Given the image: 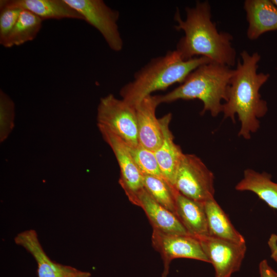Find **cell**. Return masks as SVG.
Wrapping results in <instances>:
<instances>
[{"instance_id":"6da1fadb","label":"cell","mask_w":277,"mask_h":277,"mask_svg":"<svg viewBox=\"0 0 277 277\" xmlns=\"http://www.w3.org/2000/svg\"><path fill=\"white\" fill-rule=\"evenodd\" d=\"M241 57L234 69L222 112L224 118H229L233 123L235 115H238L241 123L238 135L248 140L260 127L259 118L267 111V103L261 99L259 90L269 75L257 73L261 58L257 52L249 54L243 51Z\"/></svg>"},{"instance_id":"7a4b0ae2","label":"cell","mask_w":277,"mask_h":277,"mask_svg":"<svg viewBox=\"0 0 277 277\" xmlns=\"http://www.w3.org/2000/svg\"><path fill=\"white\" fill-rule=\"evenodd\" d=\"M186 18L183 20L179 10L174 15L177 31L185 35L176 46V49L185 60L200 56L208 58L211 62L228 67L235 63L236 52L231 45L232 36L227 32H219L211 20L209 2H197L194 7H186Z\"/></svg>"},{"instance_id":"3957f363","label":"cell","mask_w":277,"mask_h":277,"mask_svg":"<svg viewBox=\"0 0 277 277\" xmlns=\"http://www.w3.org/2000/svg\"><path fill=\"white\" fill-rule=\"evenodd\" d=\"M210 62L208 58L203 56L185 60L177 50L169 51L152 59L137 71L133 80L121 88L120 95L136 108L152 92L165 90L175 83L182 84L197 67Z\"/></svg>"},{"instance_id":"277c9868","label":"cell","mask_w":277,"mask_h":277,"mask_svg":"<svg viewBox=\"0 0 277 277\" xmlns=\"http://www.w3.org/2000/svg\"><path fill=\"white\" fill-rule=\"evenodd\" d=\"M234 73L230 67L214 62L203 64L193 71L175 89L157 95L160 104L179 100L198 99L203 104L201 113L209 111L212 116L222 112L221 101H226L228 87Z\"/></svg>"},{"instance_id":"5b68a950","label":"cell","mask_w":277,"mask_h":277,"mask_svg":"<svg viewBox=\"0 0 277 277\" xmlns=\"http://www.w3.org/2000/svg\"><path fill=\"white\" fill-rule=\"evenodd\" d=\"M97 125L124 140L129 146L138 144L136 108L112 94L102 97L97 109Z\"/></svg>"},{"instance_id":"8992f818","label":"cell","mask_w":277,"mask_h":277,"mask_svg":"<svg viewBox=\"0 0 277 277\" xmlns=\"http://www.w3.org/2000/svg\"><path fill=\"white\" fill-rule=\"evenodd\" d=\"M214 176L196 155L184 154L178 168L174 187L184 196L204 203L214 198Z\"/></svg>"},{"instance_id":"52a82bcc","label":"cell","mask_w":277,"mask_h":277,"mask_svg":"<svg viewBox=\"0 0 277 277\" xmlns=\"http://www.w3.org/2000/svg\"><path fill=\"white\" fill-rule=\"evenodd\" d=\"M64 1L101 33L111 49L116 52L122 50L123 41L117 25L118 11L110 8L102 0Z\"/></svg>"},{"instance_id":"ba28073f","label":"cell","mask_w":277,"mask_h":277,"mask_svg":"<svg viewBox=\"0 0 277 277\" xmlns=\"http://www.w3.org/2000/svg\"><path fill=\"white\" fill-rule=\"evenodd\" d=\"M97 126L117 160L121 172L119 184L129 201L137 206L138 196L144 189L143 175L133 160L129 146L121 137L106 128Z\"/></svg>"},{"instance_id":"9c48e42d","label":"cell","mask_w":277,"mask_h":277,"mask_svg":"<svg viewBox=\"0 0 277 277\" xmlns=\"http://www.w3.org/2000/svg\"><path fill=\"white\" fill-rule=\"evenodd\" d=\"M199 239L214 267L215 277L231 276L240 270L246 252V242L238 243L210 236Z\"/></svg>"},{"instance_id":"30bf717a","label":"cell","mask_w":277,"mask_h":277,"mask_svg":"<svg viewBox=\"0 0 277 277\" xmlns=\"http://www.w3.org/2000/svg\"><path fill=\"white\" fill-rule=\"evenodd\" d=\"M153 248L161 255L164 265H170L175 259L184 258L209 263L199 239L189 234H173L153 230L151 236Z\"/></svg>"},{"instance_id":"8fae6325","label":"cell","mask_w":277,"mask_h":277,"mask_svg":"<svg viewBox=\"0 0 277 277\" xmlns=\"http://www.w3.org/2000/svg\"><path fill=\"white\" fill-rule=\"evenodd\" d=\"M15 243L25 248L35 260L38 277H91L90 272L52 261L42 247L35 230L29 229L18 233Z\"/></svg>"},{"instance_id":"7c38bea8","label":"cell","mask_w":277,"mask_h":277,"mask_svg":"<svg viewBox=\"0 0 277 277\" xmlns=\"http://www.w3.org/2000/svg\"><path fill=\"white\" fill-rule=\"evenodd\" d=\"M160 104L157 96L150 95L136 107L138 143L153 152L160 146L163 138L160 118L155 114Z\"/></svg>"},{"instance_id":"4fadbf2b","label":"cell","mask_w":277,"mask_h":277,"mask_svg":"<svg viewBox=\"0 0 277 277\" xmlns=\"http://www.w3.org/2000/svg\"><path fill=\"white\" fill-rule=\"evenodd\" d=\"M172 118L169 113L160 118L163 138L160 146L154 152L164 179L174 187L176 174L184 153L174 142L169 125Z\"/></svg>"},{"instance_id":"5bb4252c","label":"cell","mask_w":277,"mask_h":277,"mask_svg":"<svg viewBox=\"0 0 277 277\" xmlns=\"http://www.w3.org/2000/svg\"><path fill=\"white\" fill-rule=\"evenodd\" d=\"M3 8L28 10L42 20L66 18L84 20L64 0H1L0 9Z\"/></svg>"},{"instance_id":"9a60e30c","label":"cell","mask_w":277,"mask_h":277,"mask_svg":"<svg viewBox=\"0 0 277 277\" xmlns=\"http://www.w3.org/2000/svg\"><path fill=\"white\" fill-rule=\"evenodd\" d=\"M244 7L249 39H256L265 32L277 30V8L271 1L246 0Z\"/></svg>"},{"instance_id":"2e32d148","label":"cell","mask_w":277,"mask_h":277,"mask_svg":"<svg viewBox=\"0 0 277 277\" xmlns=\"http://www.w3.org/2000/svg\"><path fill=\"white\" fill-rule=\"evenodd\" d=\"M137 206L147 215L153 230L173 234H189L175 214L156 202L145 189L138 196Z\"/></svg>"},{"instance_id":"e0dca14e","label":"cell","mask_w":277,"mask_h":277,"mask_svg":"<svg viewBox=\"0 0 277 277\" xmlns=\"http://www.w3.org/2000/svg\"><path fill=\"white\" fill-rule=\"evenodd\" d=\"M204 203L176 195L175 214L188 233L197 238L209 236Z\"/></svg>"},{"instance_id":"ac0fdd59","label":"cell","mask_w":277,"mask_h":277,"mask_svg":"<svg viewBox=\"0 0 277 277\" xmlns=\"http://www.w3.org/2000/svg\"><path fill=\"white\" fill-rule=\"evenodd\" d=\"M235 188L238 191L252 192L270 207L277 210V183L272 181L270 174L247 169Z\"/></svg>"},{"instance_id":"d6986e66","label":"cell","mask_w":277,"mask_h":277,"mask_svg":"<svg viewBox=\"0 0 277 277\" xmlns=\"http://www.w3.org/2000/svg\"><path fill=\"white\" fill-rule=\"evenodd\" d=\"M209 236L238 243H245L244 236L238 232L228 216L214 198L204 202Z\"/></svg>"},{"instance_id":"ffe728a7","label":"cell","mask_w":277,"mask_h":277,"mask_svg":"<svg viewBox=\"0 0 277 277\" xmlns=\"http://www.w3.org/2000/svg\"><path fill=\"white\" fill-rule=\"evenodd\" d=\"M42 21L32 12L22 10L12 30L1 44L11 48L34 39L42 27Z\"/></svg>"},{"instance_id":"44dd1931","label":"cell","mask_w":277,"mask_h":277,"mask_svg":"<svg viewBox=\"0 0 277 277\" xmlns=\"http://www.w3.org/2000/svg\"><path fill=\"white\" fill-rule=\"evenodd\" d=\"M144 189L159 204L175 214L176 195L174 187L162 178L143 175Z\"/></svg>"},{"instance_id":"7402d4cb","label":"cell","mask_w":277,"mask_h":277,"mask_svg":"<svg viewBox=\"0 0 277 277\" xmlns=\"http://www.w3.org/2000/svg\"><path fill=\"white\" fill-rule=\"evenodd\" d=\"M129 147L133 160L143 175H151L164 179L153 151L140 144Z\"/></svg>"},{"instance_id":"603a6c76","label":"cell","mask_w":277,"mask_h":277,"mask_svg":"<svg viewBox=\"0 0 277 277\" xmlns=\"http://www.w3.org/2000/svg\"><path fill=\"white\" fill-rule=\"evenodd\" d=\"M14 104L3 91L0 92V138L3 142L11 132L14 125Z\"/></svg>"},{"instance_id":"cb8c5ba5","label":"cell","mask_w":277,"mask_h":277,"mask_svg":"<svg viewBox=\"0 0 277 277\" xmlns=\"http://www.w3.org/2000/svg\"><path fill=\"white\" fill-rule=\"evenodd\" d=\"M0 13V44L8 36L15 25L22 9L3 8Z\"/></svg>"},{"instance_id":"d4e9b609","label":"cell","mask_w":277,"mask_h":277,"mask_svg":"<svg viewBox=\"0 0 277 277\" xmlns=\"http://www.w3.org/2000/svg\"><path fill=\"white\" fill-rule=\"evenodd\" d=\"M259 270L260 277H277V272L269 265L267 260L260 263Z\"/></svg>"},{"instance_id":"484cf974","label":"cell","mask_w":277,"mask_h":277,"mask_svg":"<svg viewBox=\"0 0 277 277\" xmlns=\"http://www.w3.org/2000/svg\"><path fill=\"white\" fill-rule=\"evenodd\" d=\"M268 245L270 249L271 258L277 263V235L276 234H271L268 241Z\"/></svg>"},{"instance_id":"4316f807","label":"cell","mask_w":277,"mask_h":277,"mask_svg":"<svg viewBox=\"0 0 277 277\" xmlns=\"http://www.w3.org/2000/svg\"><path fill=\"white\" fill-rule=\"evenodd\" d=\"M169 270V265H164L163 272L162 274L161 277H167Z\"/></svg>"},{"instance_id":"83f0119b","label":"cell","mask_w":277,"mask_h":277,"mask_svg":"<svg viewBox=\"0 0 277 277\" xmlns=\"http://www.w3.org/2000/svg\"><path fill=\"white\" fill-rule=\"evenodd\" d=\"M271 2L277 8V0H272L271 1Z\"/></svg>"},{"instance_id":"f1b7e54d","label":"cell","mask_w":277,"mask_h":277,"mask_svg":"<svg viewBox=\"0 0 277 277\" xmlns=\"http://www.w3.org/2000/svg\"><path fill=\"white\" fill-rule=\"evenodd\" d=\"M228 277H231V276H228Z\"/></svg>"}]
</instances>
